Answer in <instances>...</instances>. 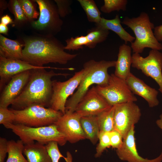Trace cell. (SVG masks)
Instances as JSON below:
<instances>
[{"mask_svg":"<svg viewBox=\"0 0 162 162\" xmlns=\"http://www.w3.org/2000/svg\"><path fill=\"white\" fill-rule=\"evenodd\" d=\"M14 113L8 108L0 107V124L3 125L13 124L15 119Z\"/></svg>","mask_w":162,"mask_h":162,"instance_id":"obj_34","label":"cell"},{"mask_svg":"<svg viewBox=\"0 0 162 162\" xmlns=\"http://www.w3.org/2000/svg\"><path fill=\"white\" fill-rule=\"evenodd\" d=\"M25 145L20 140L8 141V157L6 162H28L22 154Z\"/></svg>","mask_w":162,"mask_h":162,"instance_id":"obj_23","label":"cell"},{"mask_svg":"<svg viewBox=\"0 0 162 162\" xmlns=\"http://www.w3.org/2000/svg\"><path fill=\"white\" fill-rule=\"evenodd\" d=\"M104 4L100 8V10L105 13L120 10L125 11L128 3L127 0H104Z\"/></svg>","mask_w":162,"mask_h":162,"instance_id":"obj_28","label":"cell"},{"mask_svg":"<svg viewBox=\"0 0 162 162\" xmlns=\"http://www.w3.org/2000/svg\"><path fill=\"white\" fill-rule=\"evenodd\" d=\"M8 141L6 139L0 137V162H4L8 153Z\"/></svg>","mask_w":162,"mask_h":162,"instance_id":"obj_36","label":"cell"},{"mask_svg":"<svg viewBox=\"0 0 162 162\" xmlns=\"http://www.w3.org/2000/svg\"><path fill=\"white\" fill-rule=\"evenodd\" d=\"M154 35L159 41H162V25L158 26L154 28Z\"/></svg>","mask_w":162,"mask_h":162,"instance_id":"obj_37","label":"cell"},{"mask_svg":"<svg viewBox=\"0 0 162 162\" xmlns=\"http://www.w3.org/2000/svg\"><path fill=\"white\" fill-rule=\"evenodd\" d=\"M8 28L7 26L0 23V33L6 35L8 34Z\"/></svg>","mask_w":162,"mask_h":162,"instance_id":"obj_39","label":"cell"},{"mask_svg":"<svg viewBox=\"0 0 162 162\" xmlns=\"http://www.w3.org/2000/svg\"><path fill=\"white\" fill-rule=\"evenodd\" d=\"M0 23L7 26L9 24H14V21L8 15L6 14L2 16Z\"/></svg>","mask_w":162,"mask_h":162,"instance_id":"obj_38","label":"cell"},{"mask_svg":"<svg viewBox=\"0 0 162 162\" xmlns=\"http://www.w3.org/2000/svg\"><path fill=\"white\" fill-rule=\"evenodd\" d=\"M33 1L38 4L40 13L38 20L31 22L32 27L41 35L54 36L59 32L63 22L56 5L50 0Z\"/></svg>","mask_w":162,"mask_h":162,"instance_id":"obj_7","label":"cell"},{"mask_svg":"<svg viewBox=\"0 0 162 162\" xmlns=\"http://www.w3.org/2000/svg\"><path fill=\"white\" fill-rule=\"evenodd\" d=\"M60 17H64L71 13L70 5L72 1L69 0H54Z\"/></svg>","mask_w":162,"mask_h":162,"instance_id":"obj_33","label":"cell"},{"mask_svg":"<svg viewBox=\"0 0 162 162\" xmlns=\"http://www.w3.org/2000/svg\"><path fill=\"white\" fill-rule=\"evenodd\" d=\"M109 33V30L98 26L88 30L86 35L88 42L86 46L90 49L95 48L97 44L106 39Z\"/></svg>","mask_w":162,"mask_h":162,"instance_id":"obj_24","label":"cell"},{"mask_svg":"<svg viewBox=\"0 0 162 162\" xmlns=\"http://www.w3.org/2000/svg\"><path fill=\"white\" fill-rule=\"evenodd\" d=\"M115 106V129L124 138L132 128L139 121L140 109L134 102H128Z\"/></svg>","mask_w":162,"mask_h":162,"instance_id":"obj_11","label":"cell"},{"mask_svg":"<svg viewBox=\"0 0 162 162\" xmlns=\"http://www.w3.org/2000/svg\"><path fill=\"white\" fill-rule=\"evenodd\" d=\"M0 15L2 12L8 7V4L5 1L0 0Z\"/></svg>","mask_w":162,"mask_h":162,"instance_id":"obj_40","label":"cell"},{"mask_svg":"<svg viewBox=\"0 0 162 162\" xmlns=\"http://www.w3.org/2000/svg\"><path fill=\"white\" fill-rule=\"evenodd\" d=\"M24 44L18 40H13L0 35V55L5 58L16 59H22V48Z\"/></svg>","mask_w":162,"mask_h":162,"instance_id":"obj_19","label":"cell"},{"mask_svg":"<svg viewBox=\"0 0 162 162\" xmlns=\"http://www.w3.org/2000/svg\"><path fill=\"white\" fill-rule=\"evenodd\" d=\"M125 80L132 93L143 98L147 102L150 107H153L158 105L159 102L157 99L158 92L155 88L147 85L131 73Z\"/></svg>","mask_w":162,"mask_h":162,"instance_id":"obj_17","label":"cell"},{"mask_svg":"<svg viewBox=\"0 0 162 162\" xmlns=\"http://www.w3.org/2000/svg\"><path fill=\"white\" fill-rule=\"evenodd\" d=\"M116 61H96L91 60L83 65L84 74L76 91L68 99L65 104V112H73L82 98L93 84L104 86L109 82L108 69L115 67Z\"/></svg>","mask_w":162,"mask_h":162,"instance_id":"obj_3","label":"cell"},{"mask_svg":"<svg viewBox=\"0 0 162 162\" xmlns=\"http://www.w3.org/2000/svg\"><path fill=\"white\" fill-rule=\"evenodd\" d=\"M58 143L55 141H51L45 145L49 155L52 162H59L61 158H63L66 162H72V158H65L61 153L58 146Z\"/></svg>","mask_w":162,"mask_h":162,"instance_id":"obj_31","label":"cell"},{"mask_svg":"<svg viewBox=\"0 0 162 162\" xmlns=\"http://www.w3.org/2000/svg\"><path fill=\"white\" fill-rule=\"evenodd\" d=\"M41 68L58 69L36 66L22 60L8 58L0 55V89L14 76L27 71Z\"/></svg>","mask_w":162,"mask_h":162,"instance_id":"obj_14","label":"cell"},{"mask_svg":"<svg viewBox=\"0 0 162 162\" xmlns=\"http://www.w3.org/2000/svg\"><path fill=\"white\" fill-rule=\"evenodd\" d=\"M23 153L28 162H52L45 145L37 142L25 145Z\"/></svg>","mask_w":162,"mask_h":162,"instance_id":"obj_20","label":"cell"},{"mask_svg":"<svg viewBox=\"0 0 162 162\" xmlns=\"http://www.w3.org/2000/svg\"><path fill=\"white\" fill-rule=\"evenodd\" d=\"M30 70L13 76L5 86L0 98V107L8 108L21 94L27 84Z\"/></svg>","mask_w":162,"mask_h":162,"instance_id":"obj_15","label":"cell"},{"mask_svg":"<svg viewBox=\"0 0 162 162\" xmlns=\"http://www.w3.org/2000/svg\"><path fill=\"white\" fill-rule=\"evenodd\" d=\"M22 60L34 66L49 63L67 64L77 54L66 52L62 43L54 36L38 34L23 38Z\"/></svg>","mask_w":162,"mask_h":162,"instance_id":"obj_1","label":"cell"},{"mask_svg":"<svg viewBox=\"0 0 162 162\" xmlns=\"http://www.w3.org/2000/svg\"><path fill=\"white\" fill-rule=\"evenodd\" d=\"M15 115L13 124L38 127L54 124L63 114L51 108L32 105L21 110L10 109Z\"/></svg>","mask_w":162,"mask_h":162,"instance_id":"obj_6","label":"cell"},{"mask_svg":"<svg viewBox=\"0 0 162 162\" xmlns=\"http://www.w3.org/2000/svg\"><path fill=\"white\" fill-rule=\"evenodd\" d=\"M81 118L75 112H65L54 124L67 141L74 143L86 139L81 124Z\"/></svg>","mask_w":162,"mask_h":162,"instance_id":"obj_13","label":"cell"},{"mask_svg":"<svg viewBox=\"0 0 162 162\" xmlns=\"http://www.w3.org/2000/svg\"><path fill=\"white\" fill-rule=\"evenodd\" d=\"M19 137L26 145L34 142L46 145L51 141L56 142L60 146L64 145L67 142L63 135L54 124L38 127H30L20 124H8L4 125Z\"/></svg>","mask_w":162,"mask_h":162,"instance_id":"obj_5","label":"cell"},{"mask_svg":"<svg viewBox=\"0 0 162 162\" xmlns=\"http://www.w3.org/2000/svg\"><path fill=\"white\" fill-rule=\"evenodd\" d=\"M118 15L117 14L114 18L108 20L102 17L100 22L95 24L98 26L107 29L111 30L116 33L127 44L128 42L131 43L135 40V38L130 34L123 28Z\"/></svg>","mask_w":162,"mask_h":162,"instance_id":"obj_21","label":"cell"},{"mask_svg":"<svg viewBox=\"0 0 162 162\" xmlns=\"http://www.w3.org/2000/svg\"><path fill=\"white\" fill-rule=\"evenodd\" d=\"M98 140L99 142L96 148V158L100 157L106 149L111 146L110 132L100 131Z\"/></svg>","mask_w":162,"mask_h":162,"instance_id":"obj_32","label":"cell"},{"mask_svg":"<svg viewBox=\"0 0 162 162\" xmlns=\"http://www.w3.org/2000/svg\"><path fill=\"white\" fill-rule=\"evenodd\" d=\"M80 122L86 138L93 144H96L100 132L97 116L81 117Z\"/></svg>","mask_w":162,"mask_h":162,"instance_id":"obj_22","label":"cell"},{"mask_svg":"<svg viewBox=\"0 0 162 162\" xmlns=\"http://www.w3.org/2000/svg\"><path fill=\"white\" fill-rule=\"evenodd\" d=\"M156 124L162 130V114L160 116V118L156 121Z\"/></svg>","mask_w":162,"mask_h":162,"instance_id":"obj_41","label":"cell"},{"mask_svg":"<svg viewBox=\"0 0 162 162\" xmlns=\"http://www.w3.org/2000/svg\"><path fill=\"white\" fill-rule=\"evenodd\" d=\"M95 87L98 92L112 106L126 102H134L137 100L126 80L117 77L114 74L110 75L106 85H97Z\"/></svg>","mask_w":162,"mask_h":162,"instance_id":"obj_8","label":"cell"},{"mask_svg":"<svg viewBox=\"0 0 162 162\" xmlns=\"http://www.w3.org/2000/svg\"><path fill=\"white\" fill-rule=\"evenodd\" d=\"M110 139L111 146L113 148L118 149L122 145L123 137L120 133L115 129L110 132Z\"/></svg>","mask_w":162,"mask_h":162,"instance_id":"obj_35","label":"cell"},{"mask_svg":"<svg viewBox=\"0 0 162 162\" xmlns=\"http://www.w3.org/2000/svg\"><path fill=\"white\" fill-rule=\"evenodd\" d=\"M85 12L88 20L91 22L99 23L100 21L101 12L93 0H78Z\"/></svg>","mask_w":162,"mask_h":162,"instance_id":"obj_26","label":"cell"},{"mask_svg":"<svg viewBox=\"0 0 162 162\" xmlns=\"http://www.w3.org/2000/svg\"><path fill=\"white\" fill-rule=\"evenodd\" d=\"M8 7L14 16V25L20 26L29 22L25 15L19 0H10Z\"/></svg>","mask_w":162,"mask_h":162,"instance_id":"obj_27","label":"cell"},{"mask_svg":"<svg viewBox=\"0 0 162 162\" xmlns=\"http://www.w3.org/2000/svg\"><path fill=\"white\" fill-rule=\"evenodd\" d=\"M45 69L30 70L28 81L22 93L12 104V109L21 110L33 105L49 107L52 92V78L68 74L56 73L52 70L47 71Z\"/></svg>","mask_w":162,"mask_h":162,"instance_id":"obj_2","label":"cell"},{"mask_svg":"<svg viewBox=\"0 0 162 162\" xmlns=\"http://www.w3.org/2000/svg\"><path fill=\"white\" fill-rule=\"evenodd\" d=\"M131 52V47L127 44H123L119 47L114 74L125 80L131 73L130 68L132 63Z\"/></svg>","mask_w":162,"mask_h":162,"instance_id":"obj_18","label":"cell"},{"mask_svg":"<svg viewBox=\"0 0 162 162\" xmlns=\"http://www.w3.org/2000/svg\"><path fill=\"white\" fill-rule=\"evenodd\" d=\"M84 74L83 68L75 72L68 80L61 82L52 80V92L49 107L63 114L65 113V104L68 97L77 88Z\"/></svg>","mask_w":162,"mask_h":162,"instance_id":"obj_9","label":"cell"},{"mask_svg":"<svg viewBox=\"0 0 162 162\" xmlns=\"http://www.w3.org/2000/svg\"><path fill=\"white\" fill-rule=\"evenodd\" d=\"M134 127L132 128L123 139L121 147L116 149V154L119 158L128 162H161L162 152L158 157L152 159L143 158L139 155L136 145Z\"/></svg>","mask_w":162,"mask_h":162,"instance_id":"obj_16","label":"cell"},{"mask_svg":"<svg viewBox=\"0 0 162 162\" xmlns=\"http://www.w3.org/2000/svg\"><path fill=\"white\" fill-rule=\"evenodd\" d=\"M23 11L30 22L37 19L39 16V13L36 10L33 1L19 0Z\"/></svg>","mask_w":162,"mask_h":162,"instance_id":"obj_29","label":"cell"},{"mask_svg":"<svg viewBox=\"0 0 162 162\" xmlns=\"http://www.w3.org/2000/svg\"><path fill=\"white\" fill-rule=\"evenodd\" d=\"M112 106L93 86L79 102L74 112L81 117L97 116Z\"/></svg>","mask_w":162,"mask_h":162,"instance_id":"obj_12","label":"cell"},{"mask_svg":"<svg viewBox=\"0 0 162 162\" xmlns=\"http://www.w3.org/2000/svg\"><path fill=\"white\" fill-rule=\"evenodd\" d=\"M115 106L97 116L100 131L110 132L115 129Z\"/></svg>","mask_w":162,"mask_h":162,"instance_id":"obj_25","label":"cell"},{"mask_svg":"<svg viewBox=\"0 0 162 162\" xmlns=\"http://www.w3.org/2000/svg\"><path fill=\"white\" fill-rule=\"evenodd\" d=\"M65 42L64 50L73 51L82 49L84 46H86L88 42L86 36L83 35L71 37L66 40Z\"/></svg>","mask_w":162,"mask_h":162,"instance_id":"obj_30","label":"cell"},{"mask_svg":"<svg viewBox=\"0 0 162 162\" xmlns=\"http://www.w3.org/2000/svg\"><path fill=\"white\" fill-rule=\"evenodd\" d=\"M121 23L130 28L135 34V39L131 46L134 53H141L146 48L162 50V44L157 40L152 31L154 24L150 21L147 13L142 12L136 17L126 16Z\"/></svg>","mask_w":162,"mask_h":162,"instance_id":"obj_4","label":"cell"},{"mask_svg":"<svg viewBox=\"0 0 162 162\" xmlns=\"http://www.w3.org/2000/svg\"><path fill=\"white\" fill-rule=\"evenodd\" d=\"M132 66L140 70L147 76L154 80L159 86L162 93V53L159 50H152L148 56L144 58L140 54L132 55Z\"/></svg>","mask_w":162,"mask_h":162,"instance_id":"obj_10","label":"cell"}]
</instances>
